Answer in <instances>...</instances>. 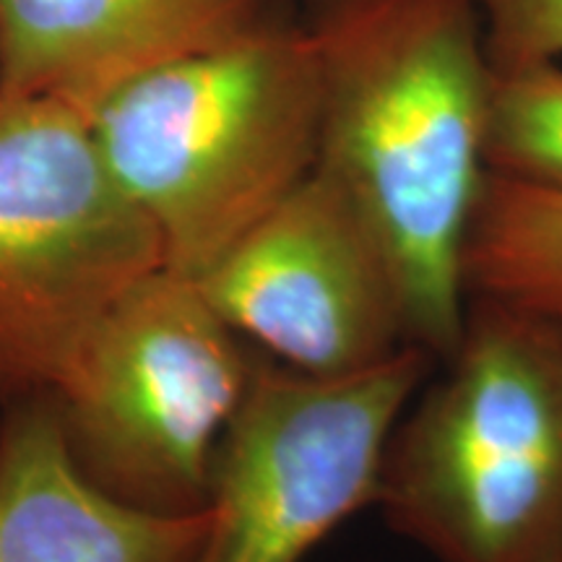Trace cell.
<instances>
[{"instance_id":"cell-1","label":"cell","mask_w":562,"mask_h":562,"mask_svg":"<svg viewBox=\"0 0 562 562\" xmlns=\"http://www.w3.org/2000/svg\"><path fill=\"white\" fill-rule=\"evenodd\" d=\"M318 167L381 245L406 334L448 360L469 311L467 248L487 182L492 63L474 0H331Z\"/></svg>"},{"instance_id":"cell-2","label":"cell","mask_w":562,"mask_h":562,"mask_svg":"<svg viewBox=\"0 0 562 562\" xmlns=\"http://www.w3.org/2000/svg\"><path fill=\"white\" fill-rule=\"evenodd\" d=\"M89 115L167 269L199 279L318 167V47L307 21L281 13L123 83Z\"/></svg>"},{"instance_id":"cell-3","label":"cell","mask_w":562,"mask_h":562,"mask_svg":"<svg viewBox=\"0 0 562 562\" xmlns=\"http://www.w3.org/2000/svg\"><path fill=\"white\" fill-rule=\"evenodd\" d=\"M442 375L393 430L378 505L438 562H562V336L469 297Z\"/></svg>"},{"instance_id":"cell-4","label":"cell","mask_w":562,"mask_h":562,"mask_svg":"<svg viewBox=\"0 0 562 562\" xmlns=\"http://www.w3.org/2000/svg\"><path fill=\"white\" fill-rule=\"evenodd\" d=\"M167 269L91 115L0 94V406L53 396L112 307Z\"/></svg>"},{"instance_id":"cell-5","label":"cell","mask_w":562,"mask_h":562,"mask_svg":"<svg viewBox=\"0 0 562 562\" xmlns=\"http://www.w3.org/2000/svg\"><path fill=\"white\" fill-rule=\"evenodd\" d=\"M252 370L199 281L159 269L112 307L50 398L91 484L131 508L188 516L206 508L211 463Z\"/></svg>"},{"instance_id":"cell-6","label":"cell","mask_w":562,"mask_h":562,"mask_svg":"<svg viewBox=\"0 0 562 562\" xmlns=\"http://www.w3.org/2000/svg\"><path fill=\"white\" fill-rule=\"evenodd\" d=\"M430 368L419 347L334 378L256 360L211 463L193 562H305L344 521L378 505L393 430Z\"/></svg>"},{"instance_id":"cell-7","label":"cell","mask_w":562,"mask_h":562,"mask_svg":"<svg viewBox=\"0 0 562 562\" xmlns=\"http://www.w3.org/2000/svg\"><path fill=\"white\" fill-rule=\"evenodd\" d=\"M195 281L240 339L307 375H351L414 347L381 245L321 170Z\"/></svg>"},{"instance_id":"cell-8","label":"cell","mask_w":562,"mask_h":562,"mask_svg":"<svg viewBox=\"0 0 562 562\" xmlns=\"http://www.w3.org/2000/svg\"><path fill=\"white\" fill-rule=\"evenodd\" d=\"M281 13L273 0H0V94L91 112L123 83Z\"/></svg>"},{"instance_id":"cell-9","label":"cell","mask_w":562,"mask_h":562,"mask_svg":"<svg viewBox=\"0 0 562 562\" xmlns=\"http://www.w3.org/2000/svg\"><path fill=\"white\" fill-rule=\"evenodd\" d=\"M206 508L188 516L131 508L70 459L50 396L3 406L0 562H193Z\"/></svg>"},{"instance_id":"cell-10","label":"cell","mask_w":562,"mask_h":562,"mask_svg":"<svg viewBox=\"0 0 562 562\" xmlns=\"http://www.w3.org/2000/svg\"><path fill=\"white\" fill-rule=\"evenodd\" d=\"M469 297L562 307V191L487 175L467 248Z\"/></svg>"},{"instance_id":"cell-11","label":"cell","mask_w":562,"mask_h":562,"mask_svg":"<svg viewBox=\"0 0 562 562\" xmlns=\"http://www.w3.org/2000/svg\"><path fill=\"white\" fill-rule=\"evenodd\" d=\"M487 170L562 191V63L492 66Z\"/></svg>"},{"instance_id":"cell-12","label":"cell","mask_w":562,"mask_h":562,"mask_svg":"<svg viewBox=\"0 0 562 562\" xmlns=\"http://www.w3.org/2000/svg\"><path fill=\"white\" fill-rule=\"evenodd\" d=\"M495 68L562 60V0H474Z\"/></svg>"},{"instance_id":"cell-13","label":"cell","mask_w":562,"mask_h":562,"mask_svg":"<svg viewBox=\"0 0 562 562\" xmlns=\"http://www.w3.org/2000/svg\"><path fill=\"white\" fill-rule=\"evenodd\" d=\"M544 315L554 323V328H558V334L562 336V307H554V311H547Z\"/></svg>"},{"instance_id":"cell-14","label":"cell","mask_w":562,"mask_h":562,"mask_svg":"<svg viewBox=\"0 0 562 562\" xmlns=\"http://www.w3.org/2000/svg\"><path fill=\"white\" fill-rule=\"evenodd\" d=\"M318 3H331V0H313V5H318Z\"/></svg>"},{"instance_id":"cell-15","label":"cell","mask_w":562,"mask_h":562,"mask_svg":"<svg viewBox=\"0 0 562 562\" xmlns=\"http://www.w3.org/2000/svg\"><path fill=\"white\" fill-rule=\"evenodd\" d=\"M0 417H3V406H0Z\"/></svg>"}]
</instances>
